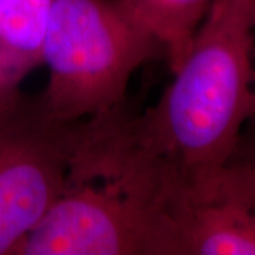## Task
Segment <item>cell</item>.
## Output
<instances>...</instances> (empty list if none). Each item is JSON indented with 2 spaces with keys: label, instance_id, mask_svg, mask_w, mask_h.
Instances as JSON below:
<instances>
[{
  "label": "cell",
  "instance_id": "1",
  "mask_svg": "<svg viewBox=\"0 0 255 255\" xmlns=\"http://www.w3.org/2000/svg\"><path fill=\"white\" fill-rule=\"evenodd\" d=\"M153 107L111 124L124 155L179 186L227 163L254 107L255 0H214Z\"/></svg>",
  "mask_w": 255,
  "mask_h": 255
},
{
  "label": "cell",
  "instance_id": "2",
  "mask_svg": "<svg viewBox=\"0 0 255 255\" xmlns=\"http://www.w3.org/2000/svg\"><path fill=\"white\" fill-rule=\"evenodd\" d=\"M14 255H179L172 196L145 167L74 164Z\"/></svg>",
  "mask_w": 255,
  "mask_h": 255
},
{
  "label": "cell",
  "instance_id": "3",
  "mask_svg": "<svg viewBox=\"0 0 255 255\" xmlns=\"http://www.w3.org/2000/svg\"><path fill=\"white\" fill-rule=\"evenodd\" d=\"M159 55L117 0H53L41 55L48 81L38 98L63 122L108 115L127 105L135 71Z\"/></svg>",
  "mask_w": 255,
  "mask_h": 255
},
{
  "label": "cell",
  "instance_id": "4",
  "mask_svg": "<svg viewBox=\"0 0 255 255\" xmlns=\"http://www.w3.org/2000/svg\"><path fill=\"white\" fill-rule=\"evenodd\" d=\"M87 129L54 118L38 95L0 115V255L16 254L61 194Z\"/></svg>",
  "mask_w": 255,
  "mask_h": 255
},
{
  "label": "cell",
  "instance_id": "5",
  "mask_svg": "<svg viewBox=\"0 0 255 255\" xmlns=\"http://www.w3.org/2000/svg\"><path fill=\"white\" fill-rule=\"evenodd\" d=\"M179 255H255V187L233 164L183 189L176 214Z\"/></svg>",
  "mask_w": 255,
  "mask_h": 255
},
{
  "label": "cell",
  "instance_id": "6",
  "mask_svg": "<svg viewBox=\"0 0 255 255\" xmlns=\"http://www.w3.org/2000/svg\"><path fill=\"white\" fill-rule=\"evenodd\" d=\"M129 17L155 38L174 70L190 48L214 0H117Z\"/></svg>",
  "mask_w": 255,
  "mask_h": 255
},
{
  "label": "cell",
  "instance_id": "7",
  "mask_svg": "<svg viewBox=\"0 0 255 255\" xmlns=\"http://www.w3.org/2000/svg\"><path fill=\"white\" fill-rule=\"evenodd\" d=\"M53 0H0V46L37 68L41 65Z\"/></svg>",
  "mask_w": 255,
  "mask_h": 255
},
{
  "label": "cell",
  "instance_id": "8",
  "mask_svg": "<svg viewBox=\"0 0 255 255\" xmlns=\"http://www.w3.org/2000/svg\"><path fill=\"white\" fill-rule=\"evenodd\" d=\"M34 68L0 46V115L11 110L24 92L21 82Z\"/></svg>",
  "mask_w": 255,
  "mask_h": 255
},
{
  "label": "cell",
  "instance_id": "9",
  "mask_svg": "<svg viewBox=\"0 0 255 255\" xmlns=\"http://www.w3.org/2000/svg\"><path fill=\"white\" fill-rule=\"evenodd\" d=\"M227 163L244 172L255 187V110L247 119Z\"/></svg>",
  "mask_w": 255,
  "mask_h": 255
},
{
  "label": "cell",
  "instance_id": "10",
  "mask_svg": "<svg viewBox=\"0 0 255 255\" xmlns=\"http://www.w3.org/2000/svg\"><path fill=\"white\" fill-rule=\"evenodd\" d=\"M255 110V91H254V107H253V111ZM251 114H253V112H251Z\"/></svg>",
  "mask_w": 255,
  "mask_h": 255
}]
</instances>
